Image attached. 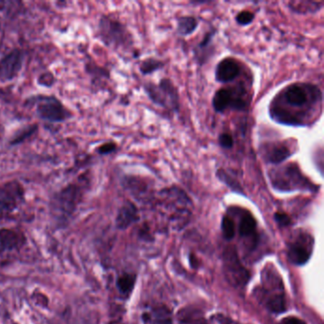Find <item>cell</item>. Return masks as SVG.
Wrapping results in <instances>:
<instances>
[{"label":"cell","instance_id":"cell-6","mask_svg":"<svg viewBox=\"0 0 324 324\" xmlns=\"http://www.w3.org/2000/svg\"><path fill=\"white\" fill-rule=\"evenodd\" d=\"M296 149L288 141H272L265 142L259 147V154L262 161L272 166H280L286 160L291 158Z\"/></svg>","mask_w":324,"mask_h":324},{"label":"cell","instance_id":"cell-27","mask_svg":"<svg viewBox=\"0 0 324 324\" xmlns=\"http://www.w3.org/2000/svg\"><path fill=\"white\" fill-rule=\"evenodd\" d=\"M117 148V145L114 143H108L104 144L98 148V152L100 154H110L111 152H115Z\"/></svg>","mask_w":324,"mask_h":324},{"label":"cell","instance_id":"cell-9","mask_svg":"<svg viewBox=\"0 0 324 324\" xmlns=\"http://www.w3.org/2000/svg\"><path fill=\"white\" fill-rule=\"evenodd\" d=\"M38 115L51 122H60L69 117V113L63 108L62 104L54 97H44L36 107Z\"/></svg>","mask_w":324,"mask_h":324},{"label":"cell","instance_id":"cell-19","mask_svg":"<svg viewBox=\"0 0 324 324\" xmlns=\"http://www.w3.org/2000/svg\"><path fill=\"white\" fill-rule=\"evenodd\" d=\"M216 175H217V178L222 182L225 185H227L232 191H234L236 193L244 195V192H243L241 186H240L238 180L236 179L235 177H232L230 174H228L225 169H221V168L218 169L216 172Z\"/></svg>","mask_w":324,"mask_h":324},{"label":"cell","instance_id":"cell-16","mask_svg":"<svg viewBox=\"0 0 324 324\" xmlns=\"http://www.w3.org/2000/svg\"><path fill=\"white\" fill-rule=\"evenodd\" d=\"M287 7L294 14H317L323 7V2H317V1H291V2L287 3Z\"/></svg>","mask_w":324,"mask_h":324},{"label":"cell","instance_id":"cell-4","mask_svg":"<svg viewBox=\"0 0 324 324\" xmlns=\"http://www.w3.org/2000/svg\"><path fill=\"white\" fill-rule=\"evenodd\" d=\"M143 89L145 95L155 106L172 113L179 112V91L169 78H162L157 84L145 82Z\"/></svg>","mask_w":324,"mask_h":324},{"label":"cell","instance_id":"cell-13","mask_svg":"<svg viewBox=\"0 0 324 324\" xmlns=\"http://www.w3.org/2000/svg\"><path fill=\"white\" fill-rule=\"evenodd\" d=\"M241 215L239 232L242 238L248 239L252 245H255L257 241V221L253 215L246 210L239 209Z\"/></svg>","mask_w":324,"mask_h":324},{"label":"cell","instance_id":"cell-5","mask_svg":"<svg viewBox=\"0 0 324 324\" xmlns=\"http://www.w3.org/2000/svg\"><path fill=\"white\" fill-rule=\"evenodd\" d=\"M100 34L108 46L115 48H130L133 46V36L120 21L104 16L100 21Z\"/></svg>","mask_w":324,"mask_h":324},{"label":"cell","instance_id":"cell-14","mask_svg":"<svg viewBox=\"0 0 324 324\" xmlns=\"http://www.w3.org/2000/svg\"><path fill=\"white\" fill-rule=\"evenodd\" d=\"M25 242L23 235L8 228L0 229V251H13L21 247Z\"/></svg>","mask_w":324,"mask_h":324},{"label":"cell","instance_id":"cell-24","mask_svg":"<svg viewBox=\"0 0 324 324\" xmlns=\"http://www.w3.org/2000/svg\"><path fill=\"white\" fill-rule=\"evenodd\" d=\"M218 144L222 149H231L234 145L233 135L229 132H221L218 137Z\"/></svg>","mask_w":324,"mask_h":324},{"label":"cell","instance_id":"cell-29","mask_svg":"<svg viewBox=\"0 0 324 324\" xmlns=\"http://www.w3.org/2000/svg\"><path fill=\"white\" fill-rule=\"evenodd\" d=\"M207 3H208L207 1H200V2H197V1H192V2H190V4H193V5H198V4H200V5H202V4H207Z\"/></svg>","mask_w":324,"mask_h":324},{"label":"cell","instance_id":"cell-22","mask_svg":"<svg viewBox=\"0 0 324 324\" xmlns=\"http://www.w3.org/2000/svg\"><path fill=\"white\" fill-rule=\"evenodd\" d=\"M221 231L222 235L227 240H231L235 235V225L233 219L229 216L226 215L222 218L221 221Z\"/></svg>","mask_w":324,"mask_h":324},{"label":"cell","instance_id":"cell-7","mask_svg":"<svg viewBox=\"0 0 324 324\" xmlns=\"http://www.w3.org/2000/svg\"><path fill=\"white\" fill-rule=\"evenodd\" d=\"M79 191L76 186H69L56 194L53 201V211L56 217L63 220L69 218L78 204Z\"/></svg>","mask_w":324,"mask_h":324},{"label":"cell","instance_id":"cell-26","mask_svg":"<svg viewBox=\"0 0 324 324\" xmlns=\"http://www.w3.org/2000/svg\"><path fill=\"white\" fill-rule=\"evenodd\" d=\"M275 220L280 227H287L291 222L289 216L286 213H283V212H276L275 213Z\"/></svg>","mask_w":324,"mask_h":324},{"label":"cell","instance_id":"cell-18","mask_svg":"<svg viewBox=\"0 0 324 324\" xmlns=\"http://www.w3.org/2000/svg\"><path fill=\"white\" fill-rule=\"evenodd\" d=\"M165 64L166 63L161 59L155 57H148L141 62L139 69L143 76H148L163 69L165 67Z\"/></svg>","mask_w":324,"mask_h":324},{"label":"cell","instance_id":"cell-15","mask_svg":"<svg viewBox=\"0 0 324 324\" xmlns=\"http://www.w3.org/2000/svg\"><path fill=\"white\" fill-rule=\"evenodd\" d=\"M138 219L137 207L131 202H127L118 211L116 226L119 229H126Z\"/></svg>","mask_w":324,"mask_h":324},{"label":"cell","instance_id":"cell-23","mask_svg":"<svg viewBox=\"0 0 324 324\" xmlns=\"http://www.w3.org/2000/svg\"><path fill=\"white\" fill-rule=\"evenodd\" d=\"M255 17V14L253 12L248 10H243L240 13H238L235 16V21L237 22L238 25H240L241 27H245L250 25L254 21Z\"/></svg>","mask_w":324,"mask_h":324},{"label":"cell","instance_id":"cell-17","mask_svg":"<svg viewBox=\"0 0 324 324\" xmlns=\"http://www.w3.org/2000/svg\"><path fill=\"white\" fill-rule=\"evenodd\" d=\"M199 27V20L193 15L180 16L176 24V32L182 37H187L193 35Z\"/></svg>","mask_w":324,"mask_h":324},{"label":"cell","instance_id":"cell-10","mask_svg":"<svg viewBox=\"0 0 324 324\" xmlns=\"http://www.w3.org/2000/svg\"><path fill=\"white\" fill-rule=\"evenodd\" d=\"M312 244L313 241L308 235H300L289 244L288 258L290 261L297 265L307 262L310 258Z\"/></svg>","mask_w":324,"mask_h":324},{"label":"cell","instance_id":"cell-2","mask_svg":"<svg viewBox=\"0 0 324 324\" xmlns=\"http://www.w3.org/2000/svg\"><path fill=\"white\" fill-rule=\"evenodd\" d=\"M267 177L272 187L280 192H317L319 188L302 171L296 163L275 166L268 170Z\"/></svg>","mask_w":324,"mask_h":324},{"label":"cell","instance_id":"cell-8","mask_svg":"<svg viewBox=\"0 0 324 324\" xmlns=\"http://www.w3.org/2000/svg\"><path fill=\"white\" fill-rule=\"evenodd\" d=\"M242 72V64L235 57H225L217 64L215 80L220 84L232 83Z\"/></svg>","mask_w":324,"mask_h":324},{"label":"cell","instance_id":"cell-1","mask_svg":"<svg viewBox=\"0 0 324 324\" xmlns=\"http://www.w3.org/2000/svg\"><path fill=\"white\" fill-rule=\"evenodd\" d=\"M322 91L312 83L285 86L269 104L270 118L277 124L307 128L316 123L322 109Z\"/></svg>","mask_w":324,"mask_h":324},{"label":"cell","instance_id":"cell-20","mask_svg":"<svg viewBox=\"0 0 324 324\" xmlns=\"http://www.w3.org/2000/svg\"><path fill=\"white\" fill-rule=\"evenodd\" d=\"M135 276L131 274H123L118 278L117 287L120 293L122 294H130L133 290L135 284Z\"/></svg>","mask_w":324,"mask_h":324},{"label":"cell","instance_id":"cell-3","mask_svg":"<svg viewBox=\"0 0 324 324\" xmlns=\"http://www.w3.org/2000/svg\"><path fill=\"white\" fill-rule=\"evenodd\" d=\"M250 102L251 99L245 85L237 83L216 90L211 104L215 112L225 113L228 111H246Z\"/></svg>","mask_w":324,"mask_h":324},{"label":"cell","instance_id":"cell-25","mask_svg":"<svg viewBox=\"0 0 324 324\" xmlns=\"http://www.w3.org/2000/svg\"><path fill=\"white\" fill-rule=\"evenodd\" d=\"M36 130V127H29L28 129H24V131H21L19 134H17L15 136V139L12 142V144H16V143H20L24 139L29 137L31 134H33V132Z\"/></svg>","mask_w":324,"mask_h":324},{"label":"cell","instance_id":"cell-21","mask_svg":"<svg viewBox=\"0 0 324 324\" xmlns=\"http://www.w3.org/2000/svg\"><path fill=\"white\" fill-rule=\"evenodd\" d=\"M15 207V199L13 195H9L6 191L0 192V214L10 212Z\"/></svg>","mask_w":324,"mask_h":324},{"label":"cell","instance_id":"cell-12","mask_svg":"<svg viewBox=\"0 0 324 324\" xmlns=\"http://www.w3.org/2000/svg\"><path fill=\"white\" fill-rule=\"evenodd\" d=\"M217 35V29H210L194 48V60L199 66H204L214 54V37Z\"/></svg>","mask_w":324,"mask_h":324},{"label":"cell","instance_id":"cell-28","mask_svg":"<svg viewBox=\"0 0 324 324\" xmlns=\"http://www.w3.org/2000/svg\"><path fill=\"white\" fill-rule=\"evenodd\" d=\"M282 324H305V322L297 317H289L284 318Z\"/></svg>","mask_w":324,"mask_h":324},{"label":"cell","instance_id":"cell-11","mask_svg":"<svg viewBox=\"0 0 324 324\" xmlns=\"http://www.w3.org/2000/svg\"><path fill=\"white\" fill-rule=\"evenodd\" d=\"M23 64V55L14 49L0 60V81H10L19 73Z\"/></svg>","mask_w":324,"mask_h":324}]
</instances>
